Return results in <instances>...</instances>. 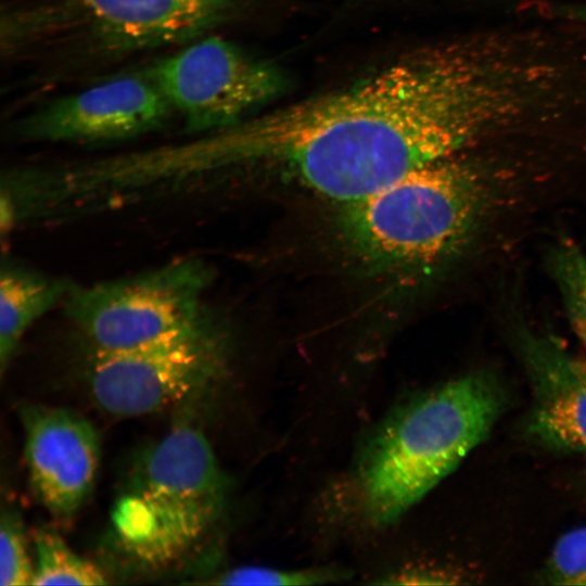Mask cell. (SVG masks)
Listing matches in <instances>:
<instances>
[{"mask_svg": "<svg viewBox=\"0 0 586 586\" xmlns=\"http://www.w3.org/2000/svg\"><path fill=\"white\" fill-rule=\"evenodd\" d=\"M539 74L507 30L417 50L362 81L212 133L216 167L281 169L339 204L527 128Z\"/></svg>", "mask_w": 586, "mask_h": 586, "instance_id": "obj_1", "label": "cell"}, {"mask_svg": "<svg viewBox=\"0 0 586 586\" xmlns=\"http://www.w3.org/2000/svg\"><path fill=\"white\" fill-rule=\"evenodd\" d=\"M514 173L469 152L420 167L339 204V239L356 263L392 278H426L462 256L499 211Z\"/></svg>", "mask_w": 586, "mask_h": 586, "instance_id": "obj_2", "label": "cell"}, {"mask_svg": "<svg viewBox=\"0 0 586 586\" xmlns=\"http://www.w3.org/2000/svg\"><path fill=\"white\" fill-rule=\"evenodd\" d=\"M495 378L475 371L409 400L383 423L360 464L367 515L397 520L484 441L501 412Z\"/></svg>", "mask_w": 586, "mask_h": 586, "instance_id": "obj_3", "label": "cell"}, {"mask_svg": "<svg viewBox=\"0 0 586 586\" xmlns=\"http://www.w3.org/2000/svg\"><path fill=\"white\" fill-rule=\"evenodd\" d=\"M225 501L226 480L209 442L183 423L142 455L116 501L113 527L131 557L162 568L190 553Z\"/></svg>", "mask_w": 586, "mask_h": 586, "instance_id": "obj_4", "label": "cell"}, {"mask_svg": "<svg viewBox=\"0 0 586 586\" xmlns=\"http://www.w3.org/2000/svg\"><path fill=\"white\" fill-rule=\"evenodd\" d=\"M208 267L186 258L143 273L72 288L64 301L67 317L92 349L115 352L142 346L199 322Z\"/></svg>", "mask_w": 586, "mask_h": 586, "instance_id": "obj_5", "label": "cell"}, {"mask_svg": "<svg viewBox=\"0 0 586 586\" xmlns=\"http://www.w3.org/2000/svg\"><path fill=\"white\" fill-rule=\"evenodd\" d=\"M89 386L98 404L117 417L161 411L186 400L220 378L228 342L206 314L193 326L130 349H92Z\"/></svg>", "mask_w": 586, "mask_h": 586, "instance_id": "obj_6", "label": "cell"}, {"mask_svg": "<svg viewBox=\"0 0 586 586\" xmlns=\"http://www.w3.org/2000/svg\"><path fill=\"white\" fill-rule=\"evenodd\" d=\"M151 76L188 129L196 132L239 123L283 85L275 67L217 37L194 42L162 60Z\"/></svg>", "mask_w": 586, "mask_h": 586, "instance_id": "obj_7", "label": "cell"}, {"mask_svg": "<svg viewBox=\"0 0 586 586\" xmlns=\"http://www.w3.org/2000/svg\"><path fill=\"white\" fill-rule=\"evenodd\" d=\"M20 412L31 489L52 517L69 521L93 488L100 461L97 431L64 408L29 405Z\"/></svg>", "mask_w": 586, "mask_h": 586, "instance_id": "obj_8", "label": "cell"}, {"mask_svg": "<svg viewBox=\"0 0 586 586\" xmlns=\"http://www.w3.org/2000/svg\"><path fill=\"white\" fill-rule=\"evenodd\" d=\"M171 111L152 76H124L54 101L22 130L46 141L123 140L155 129Z\"/></svg>", "mask_w": 586, "mask_h": 586, "instance_id": "obj_9", "label": "cell"}, {"mask_svg": "<svg viewBox=\"0 0 586 586\" xmlns=\"http://www.w3.org/2000/svg\"><path fill=\"white\" fill-rule=\"evenodd\" d=\"M514 337L533 388L532 432L551 447L586 451V355L521 323Z\"/></svg>", "mask_w": 586, "mask_h": 586, "instance_id": "obj_10", "label": "cell"}, {"mask_svg": "<svg viewBox=\"0 0 586 586\" xmlns=\"http://www.w3.org/2000/svg\"><path fill=\"white\" fill-rule=\"evenodd\" d=\"M227 0H78L105 34L124 43L157 44L194 36Z\"/></svg>", "mask_w": 586, "mask_h": 586, "instance_id": "obj_11", "label": "cell"}, {"mask_svg": "<svg viewBox=\"0 0 586 586\" xmlns=\"http://www.w3.org/2000/svg\"><path fill=\"white\" fill-rule=\"evenodd\" d=\"M69 283L35 271L3 266L0 276V365L3 372L27 329L65 301Z\"/></svg>", "mask_w": 586, "mask_h": 586, "instance_id": "obj_12", "label": "cell"}, {"mask_svg": "<svg viewBox=\"0 0 586 586\" xmlns=\"http://www.w3.org/2000/svg\"><path fill=\"white\" fill-rule=\"evenodd\" d=\"M31 585H103L105 574L91 561L73 551L58 532L40 528L35 534Z\"/></svg>", "mask_w": 586, "mask_h": 586, "instance_id": "obj_13", "label": "cell"}, {"mask_svg": "<svg viewBox=\"0 0 586 586\" xmlns=\"http://www.w3.org/2000/svg\"><path fill=\"white\" fill-rule=\"evenodd\" d=\"M548 266L570 323L586 348V254L573 242L561 241L550 251Z\"/></svg>", "mask_w": 586, "mask_h": 586, "instance_id": "obj_14", "label": "cell"}, {"mask_svg": "<svg viewBox=\"0 0 586 586\" xmlns=\"http://www.w3.org/2000/svg\"><path fill=\"white\" fill-rule=\"evenodd\" d=\"M34 564L27 550L23 522L13 508H3L0 521V585H31Z\"/></svg>", "mask_w": 586, "mask_h": 586, "instance_id": "obj_15", "label": "cell"}, {"mask_svg": "<svg viewBox=\"0 0 586 586\" xmlns=\"http://www.w3.org/2000/svg\"><path fill=\"white\" fill-rule=\"evenodd\" d=\"M540 577L552 585L586 586V525L557 540Z\"/></svg>", "mask_w": 586, "mask_h": 586, "instance_id": "obj_16", "label": "cell"}, {"mask_svg": "<svg viewBox=\"0 0 586 586\" xmlns=\"http://www.w3.org/2000/svg\"><path fill=\"white\" fill-rule=\"evenodd\" d=\"M335 569L281 570L249 565L227 571L211 582L219 585H315L345 578Z\"/></svg>", "mask_w": 586, "mask_h": 586, "instance_id": "obj_17", "label": "cell"}, {"mask_svg": "<svg viewBox=\"0 0 586 586\" xmlns=\"http://www.w3.org/2000/svg\"><path fill=\"white\" fill-rule=\"evenodd\" d=\"M555 14L566 21L586 27V3H573L557 5Z\"/></svg>", "mask_w": 586, "mask_h": 586, "instance_id": "obj_18", "label": "cell"}]
</instances>
